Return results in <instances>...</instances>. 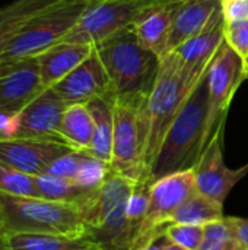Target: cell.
Masks as SVG:
<instances>
[{
  "instance_id": "obj_1",
  "label": "cell",
  "mask_w": 248,
  "mask_h": 250,
  "mask_svg": "<svg viewBox=\"0 0 248 250\" xmlns=\"http://www.w3.org/2000/svg\"><path fill=\"white\" fill-rule=\"evenodd\" d=\"M206 75L191 91L171 125L151 171V182L167 174L193 170L212 142Z\"/></svg>"
},
{
  "instance_id": "obj_10",
  "label": "cell",
  "mask_w": 248,
  "mask_h": 250,
  "mask_svg": "<svg viewBox=\"0 0 248 250\" xmlns=\"http://www.w3.org/2000/svg\"><path fill=\"white\" fill-rule=\"evenodd\" d=\"M149 0H92L63 41L96 45L130 26Z\"/></svg>"
},
{
  "instance_id": "obj_38",
  "label": "cell",
  "mask_w": 248,
  "mask_h": 250,
  "mask_svg": "<svg viewBox=\"0 0 248 250\" xmlns=\"http://www.w3.org/2000/svg\"><path fill=\"white\" fill-rule=\"evenodd\" d=\"M162 250H187V249H184V248H181V246H178V245H174V243H171V242H168V240L165 239V242H164V245H162Z\"/></svg>"
},
{
  "instance_id": "obj_22",
  "label": "cell",
  "mask_w": 248,
  "mask_h": 250,
  "mask_svg": "<svg viewBox=\"0 0 248 250\" xmlns=\"http://www.w3.org/2000/svg\"><path fill=\"white\" fill-rule=\"evenodd\" d=\"M61 141L76 151L86 152L94 138V119L86 103L67 105L58 127Z\"/></svg>"
},
{
  "instance_id": "obj_26",
  "label": "cell",
  "mask_w": 248,
  "mask_h": 250,
  "mask_svg": "<svg viewBox=\"0 0 248 250\" xmlns=\"http://www.w3.org/2000/svg\"><path fill=\"white\" fill-rule=\"evenodd\" d=\"M199 250H247L235 234L231 218L208 223Z\"/></svg>"
},
{
  "instance_id": "obj_39",
  "label": "cell",
  "mask_w": 248,
  "mask_h": 250,
  "mask_svg": "<svg viewBox=\"0 0 248 250\" xmlns=\"http://www.w3.org/2000/svg\"><path fill=\"white\" fill-rule=\"evenodd\" d=\"M66 250H101L98 246L91 245V246H85V248H77V249H66Z\"/></svg>"
},
{
  "instance_id": "obj_32",
  "label": "cell",
  "mask_w": 248,
  "mask_h": 250,
  "mask_svg": "<svg viewBox=\"0 0 248 250\" xmlns=\"http://www.w3.org/2000/svg\"><path fill=\"white\" fill-rule=\"evenodd\" d=\"M82 155H83V151L72 149L70 152L61 155L56 161H53L45 173H48L51 176H56V177H63V179L73 180L77 170H79Z\"/></svg>"
},
{
  "instance_id": "obj_2",
  "label": "cell",
  "mask_w": 248,
  "mask_h": 250,
  "mask_svg": "<svg viewBox=\"0 0 248 250\" xmlns=\"http://www.w3.org/2000/svg\"><path fill=\"white\" fill-rule=\"evenodd\" d=\"M94 48L107 70L114 100L149 97L159 73L161 59L137 40L132 25Z\"/></svg>"
},
{
  "instance_id": "obj_27",
  "label": "cell",
  "mask_w": 248,
  "mask_h": 250,
  "mask_svg": "<svg viewBox=\"0 0 248 250\" xmlns=\"http://www.w3.org/2000/svg\"><path fill=\"white\" fill-rule=\"evenodd\" d=\"M111 166L88 152H83L73 182L86 192H96L107 180Z\"/></svg>"
},
{
  "instance_id": "obj_17",
  "label": "cell",
  "mask_w": 248,
  "mask_h": 250,
  "mask_svg": "<svg viewBox=\"0 0 248 250\" xmlns=\"http://www.w3.org/2000/svg\"><path fill=\"white\" fill-rule=\"evenodd\" d=\"M218 9H221V0L175 1L171 21V34L165 56L172 53L189 38L199 34L208 25Z\"/></svg>"
},
{
  "instance_id": "obj_41",
  "label": "cell",
  "mask_w": 248,
  "mask_h": 250,
  "mask_svg": "<svg viewBox=\"0 0 248 250\" xmlns=\"http://www.w3.org/2000/svg\"><path fill=\"white\" fill-rule=\"evenodd\" d=\"M246 69H247V78H248V59L246 60Z\"/></svg>"
},
{
  "instance_id": "obj_31",
  "label": "cell",
  "mask_w": 248,
  "mask_h": 250,
  "mask_svg": "<svg viewBox=\"0 0 248 250\" xmlns=\"http://www.w3.org/2000/svg\"><path fill=\"white\" fill-rule=\"evenodd\" d=\"M225 41L244 60L248 59V19L225 25Z\"/></svg>"
},
{
  "instance_id": "obj_36",
  "label": "cell",
  "mask_w": 248,
  "mask_h": 250,
  "mask_svg": "<svg viewBox=\"0 0 248 250\" xmlns=\"http://www.w3.org/2000/svg\"><path fill=\"white\" fill-rule=\"evenodd\" d=\"M0 250H9L7 245V233L0 227Z\"/></svg>"
},
{
  "instance_id": "obj_23",
  "label": "cell",
  "mask_w": 248,
  "mask_h": 250,
  "mask_svg": "<svg viewBox=\"0 0 248 250\" xmlns=\"http://www.w3.org/2000/svg\"><path fill=\"white\" fill-rule=\"evenodd\" d=\"M35 183H37L39 198L47 199V201H54V202L70 204L79 208V211L95 195V192L83 190L73 180L56 177L48 173L35 176Z\"/></svg>"
},
{
  "instance_id": "obj_12",
  "label": "cell",
  "mask_w": 248,
  "mask_h": 250,
  "mask_svg": "<svg viewBox=\"0 0 248 250\" xmlns=\"http://www.w3.org/2000/svg\"><path fill=\"white\" fill-rule=\"evenodd\" d=\"M224 130L225 127L216 133L193 168L197 192L219 202L221 205L225 204L234 186L248 173V164L237 170H232L225 164L222 151Z\"/></svg>"
},
{
  "instance_id": "obj_13",
  "label": "cell",
  "mask_w": 248,
  "mask_h": 250,
  "mask_svg": "<svg viewBox=\"0 0 248 250\" xmlns=\"http://www.w3.org/2000/svg\"><path fill=\"white\" fill-rule=\"evenodd\" d=\"M67 105L53 88H44L18 113L15 138L48 139L64 144L58 135V127Z\"/></svg>"
},
{
  "instance_id": "obj_3",
  "label": "cell",
  "mask_w": 248,
  "mask_h": 250,
  "mask_svg": "<svg viewBox=\"0 0 248 250\" xmlns=\"http://www.w3.org/2000/svg\"><path fill=\"white\" fill-rule=\"evenodd\" d=\"M194 88L183 78L178 60L172 53L161 59L156 82L149 97L145 98L142 104L143 166L146 182L149 183H152L151 171L161 145L183 104Z\"/></svg>"
},
{
  "instance_id": "obj_14",
  "label": "cell",
  "mask_w": 248,
  "mask_h": 250,
  "mask_svg": "<svg viewBox=\"0 0 248 250\" xmlns=\"http://www.w3.org/2000/svg\"><path fill=\"white\" fill-rule=\"evenodd\" d=\"M72 149L57 141L15 138L0 142V161L35 177L45 173L53 161Z\"/></svg>"
},
{
  "instance_id": "obj_6",
  "label": "cell",
  "mask_w": 248,
  "mask_h": 250,
  "mask_svg": "<svg viewBox=\"0 0 248 250\" xmlns=\"http://www.w3.org/2000/svg\"><path fill=\"white\" fill-rule=\"evenodd\" d=\"M92 0H58L37 15L3 50L0 66L37 57L48 47L63 41L75 28Z\"/></svg>"
},
{
  "instance_id": "obj_8",
  "label": "cell",
  "mask_w": 248,
  "mask_h": 250,
  "mask_svg": "<svg viewBox=\"0 0 248 250\" xmlns=\"http://www.w3.org/2000/svg\"><path fill=\"white\" fill-rule=\"evenodd\" d=\"M143 100H115L111 170L132 180L146 182L143 166ZM149 183V182H148Z\"/></svg>"
},
{
  "instance_id": "obj_19",
  "label": "cell",
  "mask_w": 248,
  "mask_h": 250,
  "mask_svg": "<svg viewBox=\"0 0 248 250\" xmlns=\"http://www.w3.org/2000/svg\"><path fill=\"white\" fill-rule=\"evenodd\" d=\"M94 47L79 42L60 41L37 56L39 78L44 88H51L67 73L77 67L91 53Z\"/></svg>"
},
{
  "instance_id": "obj_21",
  "label": "cell",
  "mask_w": 248,
  "mask_h": 250,
  "mask_svg": "<svg viewBox=\"0 0 248 250\" xmlns=\"http://www.w3.org/2000/svg\"><path fill=\"white\" fill-rule=\"evenodd\" d=\"M58 0H15L0 7V56L4 47L42 10Z\"/></svg>"
},
{
  "instance_id": "obj_7",
  "label": "cell",
  "mask_w": 248,
  "mask_h": 250,
  "mask_svg": "<svg viewBox=\"0 0 248 250\" xmlns=\"http://www.w3.org/2000/svg\"><path fill=\"white\" fill-rule=\"evenodd\" d=\"M197 193L193 170H184L156 179L149 189V209L130 250H140L161 239L175 211Z\"/></svg>"
},
{
  "instance_id": "obj_40",
  "label": "cell",
  "mask_w": 248,
  "mask_h": 250,
  "mask_svg": "<svg viewBox=\"0 0 248 250\" xmlns=\"http://www.w3.org/2000/svg\"><path fill=\"white\" fill-rule=\"evenodd\" d=\"M151 3H155V1H159V3H175V1H180V0H149Z\"/></svg>"
},
{
  "instance_id": "obj_28",
  "label": "cell",
  "mask_w": 248,
  "mask_h": 250,
  "mask_svg": "<svg viewBox=\"0 0 248 250\" xmlns=\"http://www.w3.org/2000/svg\"><path fill=\"white\" fill-rule=\"evenodd\" d=\"M0 192L16 196L39 198L35 177L0 161Z\"/></svg>"
},
{
  "instance_id": "obj_5",
  "label": "cell",
  "mask_w": 248,
  "mask_h": 250,
  "mask_svg": "<svg viewBox=\"0 0 248 250\" xmlns=\"http://www.w3.org/2000/svg\"><path fill=\"white\" fill-rule=\"evenodd\" d=\"M0 227L7 234L41 233L86 239V224L75 205L1 192Z\"/></svg>"
},
{
  "instance_id": "obj_25",
  "label": "cell",
  "mask_w": 248,
  "mask_h": 250,
  "mask_svg": "<svg viewBox=\"0 0 248 250\" xmlns=\"http://www.w3.org/2000/svg\"><path fill=\"white\" fill-rule=\"evenodd\" d=\"M9 250H66L91 246L88 239H70L64 236L41 233H12L7 234Z\"/></svg>"
},
{
  "instance_id": "obj_16",
  "label": "cell",
  "mask_w": 248,
  "mask_h": 250,
  "mask_svg": "<svg viewBox=\"0 0 248 250\" xmlns=\"http://www.w3.org/2000/svg\"><path fill=\"white\" fill-rule=\"evenodd\" d=\"M42 89L37 57L0 66V110L19 113Z\"/></svg>"
},
{
  "instance_id": "obj_18",
  "label": "cell",
  "mask_w": 248,
  "mask_h": 250,
  "mask_svg": "<svg viewBox=\"0 0 248 250\" xmlns=\"http://www.w3.org/2000/svg\"><path fill=\"white\" fill-rule=\"evenodd\" d=\"M175 3H148L133 21L132 26L137 40L159 59L167 53L171 34L172 10Z\"/></svg>"
},
{
  "instance_id": "obj_9",
  "label": "cell",
  "mask_w": 248,
  "mask_h": 250,
  "mask_svg": "<svg viewBox=\"0 0 248 250\" xmlns=\"http://www.w3.org/2000/svg\"><path fill=\"white\" fill-rule=\"evenodd\" d=\"M247 79L246 60L232 50L227 41L221 45L213 57L208 72V97H209V117L208 126L210 138L225 127L229 105L240 85Z\"/></svg>"
},
{
  "instance_id": "obj_24",
  "label": "cell",
  "mask_w": 248,
  "mask_h": 250,
  "mask_svg": "<svg viewBox=\"0 0 248 250\" xmlns=\"http://www.w3.org/2000/svg\"><path fill=\"white\" fill-rule=\"evenodd\" d=\"M222 218H225L224 205L197 192L175 211L170 224L206 226L208 223H213Z\"/></svg>"
},
{
  "instance_id": "obj_15",
  "label": "cell",
  "mask_w": 248,
  "mask_h": 250,
  "mask_svg": "<svg viewBox=\"0 0 248 250\" xmlns=\"http://www.w3.org/2000/svg\"><path fill=\"white\" fill-rule=\"evenodd\" d=\"M51 88L69 105L88 103L95 97L111 95V85L107 70L95 48L77 67H75Z\"/></svg>"
},
{
  "instance_id": "obj_29",
  "label": "cell",
  "mask_w": 248,
  "mask_h": 250,
  "mask_svg": "<svg viewBox=\"0 0 248 250\" xmlns=\"http://www.w3.org/2000/svg\"><path fill=\"white\" fill-rule=\"evenodd\" d=\"M152 183L148 182H139L134 183L133 190L129 196L127 202V218L133 231V236L136 237L149 209V189ZM134 240V239H133Z\"/></svg>"
},
{
  "instance_id": "obj_34",
  "label": "cell",
  "mask_w": 248,
  "mask_h": 250,
  "mask_svg": "<svg viewBox=\"0 0 248 250\" xmlns=\"http://www.w3.org/2000/svg\"><path fill=\"white\" fill-rule=\"evenodd\" d=\"M18 113L9 110H0V142L13 139L16 135Z\"/></svg>"
},
{
  "instance_id": "obj_11",
  "label": "cell",
  "mask_w": 248,
  "mask_h": 250,
  "mask_svg": "<svg viewBox=\"0 0 248 250\" xmlns=\"http://www.w3.org/2000/svg\"><path fill=\"white\" fill-rule=\"evenodd\" d=\"M225 25L222 9H218L199 34L172 51L178 60L181 75L190 86L194 88L206 75L213 57L225 42Z\"/></svg>"
},
{
  "instance_id": "obj_4",
  "label": "cell",
  "mask_w": 248,
  "mask_h": 250,
  "mask_svg": "<svg viewBox=\"0 0 248 250\" xmlns=\"http://www.w3.org/2000/svg\"><path fill=\"white\" fill-rule=\"evenodd\" d=\"M134 183L110 171L104 185L80 209L86 239L101 250H130L133 231L127 218V202Z\"/></svg>"
},
{
  "instance_id": "obj_33",
  "label": "cell",
  "mask_w": 248,
  "mask_h": 250,
  "mask_svg": "<svg viewBox=\"0 0 248 250\" xmlns=\"http://www.w3.org/2000/svg\"><path fill=\"white\" fill-rule=\"evenodd\" d=\"M221 9L227 23L248 19V0H221Z\"/></svg>"
},
{
  "instance_id": "obj_37",
  "label": "cell",
  "mask_w": 248,
  "mask_h": 250,
  "mask_svg": "<svg viewBox=\"0 0 248 250\" xmlns=\"http://www.w3.org/2000/svg\"><path fill=\"white\" fill-rule=\"evenodd\" d=\"M164 242H165V237H164V239H161V240H158V242H155V243H152V245H149V246H146V248H143V249H140V250H162V245H164Z\"/></svg>"
},
{
  "instance_id": "obj_35",
  "label": "cell",
  "mask_w": 248,
  "mask_h": 250,
  "mask_svg": "<svg viewBox=\"0 0 248 250\" xmlns=\"http://www.w3.org/2000/svg\"><path fill=\"white\" fill-rule=\"evenodd\" d=\"M229 218H231L237 237L248 250V218H238V217H229Z\"/></svg>"
},
{
  "instance_id": "obj_30",
  "label": "cell",
  "mask_w": 248,
  "mask_h": 250,
  "mask_svg": "<svg viewBox=\"0 0 248 250\" xmlns=\"http://www.w3.org/2000/svg\"><path fill=\"white\" fill-rule=\"evenodd\" d=\"M203 226L189 224H168L164 230V237L187 250H199L203 240Z\"/></svg>"
},
{
  "instance_id": "obj_20",
  "label": "cell",
  "mask_w": 248,
  "mask_h": 250,
  "mask_svg": "<svg viewBox=\"0 0 248 250\" xmlns=\"http://www.w3.org/2000/svg\"><path fill=\"white\" fill-rule=\"evenodd\" d=\"M114 103L115 100L113 95L95 97L86 103L94 119V138L86 152L108 164L113 157Z\"/></svg>"
}]
</instances>
